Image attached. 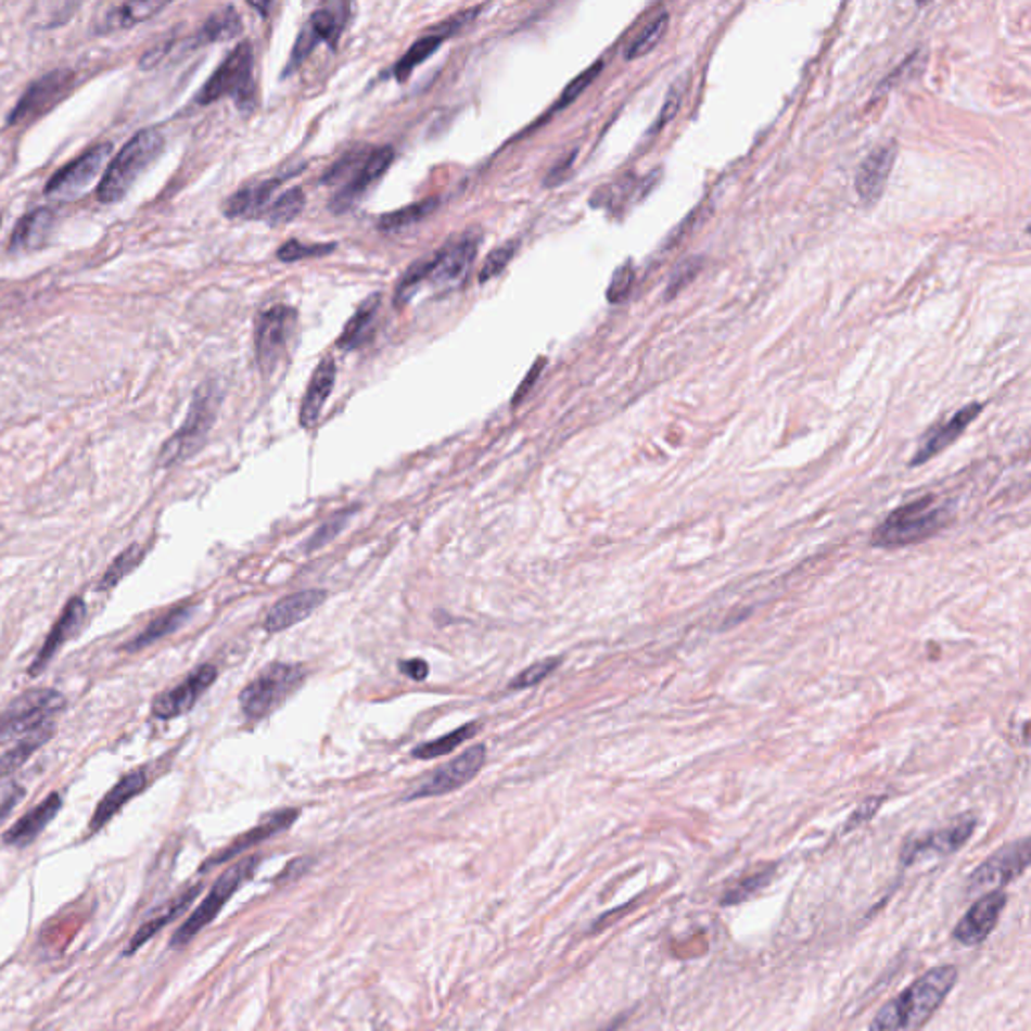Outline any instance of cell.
<instances>
[{"label":"cell","instance_id":"1","mask_svg":"<svg viewBox=\"0 0 1031 1031\" xmlns=\"http://www.w3.org/2000/svg\"><path fill=\"white\" fill-rule=\"evenodd\" d=\"M959 971L953 965L929 969L913 981L903 993L882 1005L868 1031H920L945 1004L949 993L957 985Z\"/></svg>","mask_w":1031,"mask_h":1031},{"label":"cell","instance_id":"2","mask_svg":"<svg viewBox=\"0 0 1031 1031\" xmlns=\"http://www.w3.org/2000/svg\"><path fill=\"white\" fill-rule=\"evenodd\" d=\"M947 516V508L934 496H922L913 502L899 506L894 512L887 516L882 524L875 530L873 544L878 548H899L922 543L945 526Z\"/></svg>","mask_w":1031,"mask_h":1031},{"label":"cell","instance_id":"3","mask_svg":"<svg viewBox=\"0 0 1031 1031\" xmlns=\"http://www.w3.org/2000/svg\"><path fill=\"white\" fill-rule=\"evenodd\" d=\"M164 136L157 129H141L122 148L105 169L99 183L98 200L101 204H113L129 192V188L140 178L141 171L152 166L164 150Z\"/></svg>","mask_w":1031,"mask_h":1031},{"label":"cell","instance_id":"4","mask_svg":"<svg viewBox=\"0 0 1031 1031\" xmlns=\"http://www.w3.org/2000/svg\"><path fill=\"white\" fill-rule=\"evenodd\" d=\"M237 99L242 112H251L256 103V84H254V51L251 42H240L237 49L226 56L222 65L214 71L206 85L198 93L200 105H209L218 99Z\"/></svg>","mask_w":1031,"mask_h":1031},{"label":"cell","instance_id":"5","mask_svg":"<svg viewBox=\"0 0 1031 1031\" xmlns=\"http://www.w3.org/2000/svg\"><path fill=\"white\" fill-rule=\"evenodd\" d=\"M220 391L214 383H204L195 391L188 418L178 432L174 433L160 451V466L169 468L195 454L206 442L209 430L218 416Z\"/></svg>","mask_w":1031,"mask_h":1031},{"label":"cell","instance_id":"6","mask_svg":"<svg viewBox=\"0 0 1031 1031\" xmlns=\"http://www.w3.org/2000/svg\"><path fill=\"white\" fill-rule=\"evenodd\" d=\"M305 682V667L270 663L240 693V710L249 720H263L284 703Z\"/></svg>","mask_w":1031,"mask_h":1031},{"label":"cell","instance_id":"7","mask_svg":"<svg viewBox=\"0 0 1031 1031\" xmlns=\"http://www.w3.org/2000/svg\"><path fill=\"white\" fill-rule=\"evenodd\" d=\"M65 697L55 689L25 691L0 713V746L27 738L28 734L53 724V717L65 710Z\"/></svg>","mask_w":1031,"mask_h":1031},{"label":"cell","instance_id":"8","mask_svg":"<svg viewBox=\"0 0 1031 1031\" xmlns=\"http://www.w3.org/2000/svg\"><path fill=\"white\" fill-rule=\"evenodd\" d=\"M258 863H260L258 856H249V858H242L234 866H230L228 870H224L220 878L214 882L208 896L200 903V906L190 915V919H186V922L171 937L169 945L171 947H183L204 927H208L209 922L216 919V915L222 911L224 905L228 903V899L240 889V884L254 875V868L258 866Z\"/></svg>","mask_w":1031,"mask_h":1031},{"label":"cell","instance_id":"9","mask_svg":"<svg viewBox=\"0 0 1031 1031\" xmlns=\"http://www.w3.org/2000/svg\"><path fill=\"white\" fill-rule=\"evenodd\" d=\"M296 327V310L284 305L265 308L256 317L254 347L263 373H272L287 355Z\"/></svg>","mask_w":1031,"mask_h":1031},{"label":"cell","instance_id":"10","mask_svg":"<svg viewBox=\"0 0 1031 1031\" xmlns=\"http://www.w3.org/2000/svg\"><path fill=\"white\" fill-rule=\"evenodd\" d=\"M110 155H112V143H99L89 148L85 154L56 171L44 186V194L61 202L77 200L87 188H91L93 181L98 180L99 174L105 168V162H110Z\"/></svg>","mask_w":1031,"mask_h":1031},{"label":"cell","instance_id":"11","mask_svg":"<svg viewBox=\"0 0 1031 1031\" xmlns=\"http://www.w3.org/2000/svg\"><path fill=\"white\" fill-rule=\"evenodd\" d=\"M478 249V238L461 237L447 242L446 246L430 256H423L425 282H430L437 291H451L460 287L474 265Z\"/></svg>","mask_w":1031,"mask_h":1031},{"label":"cell","instance_id":"12","mask_svg":"<svg viewBox=\"0 0 1031 1031\" xmlns=\"http://www.w3.org/2000/svg\"><path fill=\"white\" fill-rule=\"evenodd\" d=\"M73 84H75V73L69 69L51 71L42 75L41 79L28 85L27 91L23 93V98L9 115L7 124L23 126V124L39 119L69 93Z\"/></svg>","mask_w":1031,"mask_h":1031},{"label":"cell","instance_id":"13","mask_svg":"<svg viewBox=\"0 0 1031 1031\" xmlns=\"http://www.w3.org/2000/svg\"><path fill=\"white\" fill-rule=\"evenodd\" d=\"M484 762H486V746L478 743L458 755L456 760H451L446 766L433 769L432 774H428L423 780L419 781L411 792L405 794V800L449 794L472 780L484 766Z\"/></svg>","mask_w":1031,"mask_h":1031},{"label":"cell","instance_id":"14","mask_svg":"<svg viewBox=\"0 0 1031 1031\" xmlns=\"http://www.w3.org/2000/svg\"><path fill=\"white\" fill-rule=\"evenodd\" d=\"M1030 864V842L1019 840L1014 844H1007L1002 851L995 852L985 863L981 864L969 880L971 891H981V889H993L1002 891V887L1009 884L1011 880L1021 877Z\"/></svg>","mask_w":1031,"mask_h":1031},{"label":"cell","instance_id":"15","mask_svg":"<svg viewBox=\"0 0 1031 1031\" xmlns=\"http://www.w3.org/2000/svg\"><path fill=\"white\" fill-rule=\"evenodd\" d=\"M393 157H395L393 148L367 150V154L362 157L361 164L348 176L347 181L341 186V190H339L335 198L331 200L329 208L333 209L335 214H343V212H348V209L353 208V206L361 200L362 195L369 192V188L376 186L377 181L383 178V174H385V171L391 168V164H393Z\"/></svg>","mask_w":1031,"mask_h":1031},{"label":"cell","instance_id":"16","mask_svg":"<svg viewBox=\"0 0 1031 1031\" xmlns=\"http://www.w3.org/2000/svg\"><path fill=\"white\" fill-rule=\"evenodd\" d=\"M1005 903L1007 896L1004 891L985 892L957 922V927L953 929V939L965 947L981 945L997 927Z\"/></svg>","mask_w":1031,"mask_h":1031},{"label":"cell","instance_id":"17","mask_svg":"<svg viewBox=\"0 0 1031 1031\" xmlns=\"http://www.w3.org/2000/svg\"><path fill=\"white\" fill-rule=\"evenodd\" d=\"M973 830H976V818L962 816L959 820H955L943 830H937V832H931V835L919 838V840L908 842L901 852V861L906 866H911V864L931 858V856H949V854L962 849L963 844L973 835Z\"/></svg>","mask_w":1031,"mask_h":1031},{"label":"cell","instance_id":"18","mask_svg":"<svg viewBox=\"0 0 1031 1031\" xmlns=\"http://www.w3.org/2000/svg\"><path fill=\"white\" fill-rule=\"evenodd\" d=\"M478 11H480V9L463 11V13L451 16L446 23L425 30V35H421L418 41L409 47V51L395 63L393 75L397 77V81L404 84L405 79H407L413 71L418 69L419 65H421L428 56H432L433 53L437 51V47H440L442 42L447 41V39L454 37V35H458L466 25H470V23L474 21Z\"/></svg>","mask_w":1031,"mask_h":1031},{"label":"cell","instance_id":"19","mask_svg":"<svg viewBox=\"0 0 1031 1031\" xmlns=\"http://www.w3.org/2000/svg\"><path fill=\"white\" fill-rule=\"evenodd\" d=\"M216 677H218V671L214 665L198 667L178 687L155 697L154 708H152L155 717L157 720H174V717H180L183 713H188L194 708L200 696L208 691L209 685L216 682Z\"/></svg>","mask_w":1031,"mask_h":1031},{"label":"cell","instance_id":"20","mask_svg":"<svg viewBox=\"0 0 1031 1031\" xmlns=\"http://www.w3.org/2000/svg\"><path fill=\"white\" fill-rule=\"evenodd\" d=\"M324 600H327V590H319V588H308V590L293 593V595L280 599L266 613L265 628L268 633H279L284 628H291L315 613Z\"/></svg>","mask_w":1031,"mask_h":1031},{"label":"cell","instance_id":"21","mask_svg":"<svg viewBox=\"0 0 1031 1031\" xmlns=\"http://www.w3.org/2000/svg\"><path fill=\"white\" fill-rule=\"evenodd\" d=\"M896 157V145H880L861 164L856 174V192L864 204H875L884 192Z\"/></svg>","mask_w":1031,"mask_h":1031},{"label":"cell","instance_id":"22","mask_svg":"<svg viewBox=\"0 0 1031 1031\" xmlns=\"http://www.w3.org/2000/svg\"><path fill=\"white\" fill-rule=\"evenodd\" d=\"M981 409H983L981 404L967 405V407L959 409L953 418L947 419L945 423L937 425L934 430L927 433V437L922 440L917 454L913 456L911 466H920V463L931 460L937 454H941L945 447L951 446L967 430V425L979 416Z\"/></svg>","mask_w":1031,"mask_h":1031},{"label":"cell","instance_id":"23","mask_svg":"<svg viewBox=\"0 0 1031 1031\" xmlns=\"http://www.w3.org/2000/svg\"><path fill=\"white\" fill-rule=\"evenodd\" d=\"M84 616V600L79 599V597L71 599L69 602H67V607H65V611L56 619V623L53 625V628H51L47 641L42 642L39 655L33 661V665H30V670H28V673H30L33 677L41 675L44 667L49 665V661L59 653V649L63 647V642L67 641L71 635L75 633V628L81 625Z\"/></svg>","mask_w":1031,"mask_h":1031},{"label":"cell","instance_id":"24","mask_svg":"<svg viewBox=\"0 0 1031 1031\" xmlns=\"http://www.w3.org/2000/svg\"><path fill=\"white\" fill-rule=\"evenodd\" d=\"M335 359H333V357H324V359H321V362L317 365L313 377H310L307 393H305V397H303L301 413H298V419H301V425H303V428H313V425L319 421L322 407H324L329 395H331V391L335 387Z\"/></svg>","mask_w":1031,"mask_h":1031},{"label":"cell","instance_id":"25","mask_svg":"<svg viewBox=\"0 0 1031 1031\" xmlns=\"http://www.w3.org/2000/svg\"><path fill=\"white\" fill-rule=\"evenodd\" d=\"M284 178H275V180L256 181L240 188L237 194L230 195V200L224 204V214L226 218H242V220H260V216L268 208V202L275 194Z\"/></svg>","mask_w":1031,"mask_h":1031},{"label":"cell","instance_id":"26","mask_svg":"<svg viewBox=\"0 0 1031 1031\" xmlns=\"http://www.w3.org/2000/svg\"><path fill=\"white\" fill-rule=\"evenodd\" d=\"M145 786H148V774H145V769H133V772L126 774V776L117 781L112 790L105 794V798L99 802L98 809H96L93 816H91V823H89L91 832L101 830L105 824L112 820L113 816H115L119 810L126 806L131 798H136L140 792H143Z\"/></svg>","mask_w":1031,"mask_h":1031},{"label":"cell","instance_id":"27","mask_svg":"<svg viewBox=\"0 0 1031 1031\" xmlns=\"http://www.w3.org/2000/svg\"><path fill=\"white\" fill-rule=\"evenodd\" d=\"M61 806H63L61 795H47L37 809L27 812L18 823L13 824V826L7 830L4 844L16 847V849H25V847H28V844H30L35 838L39 837L42 830L49 826V823L55 818Z\"/></svg>","mask_w":1031,"mask_h":1031},{"label":"cell","instance_id":"28","mask_svg":"<svg viewBox=\"0 0 1031 1031\" xmlns=\"http://www.w3.org/2000/svg\"><path fill=\"white\" fill-rule=\"evenodd\" d=\"M296 818H298V810L294 809L280 810V812L270 814L268 818H265V820L258 824V826H254V828L249 830L246 835L238 837L237 840H234V842H232V844L226 849V851L220 852L218 856H214L212 861H208L204 868H208V866H216V864L226 863V861H230L232 856H237V854H240V852L249 851L251 847L260 844L263 840H268V838L279 835V832H282V830H287V828H289V826H291V824H293Z\"/></svg>","mask_w":1031,"mask_h":1031},{"label":"cell","instance_id":"29","mask_svg":"<svg viewBox=\"0 0 1031 1031\" xmlns=\"http://www.w3.org/2000/svg\"><path fill=\"white\" fill-rule=\"evenodd\" d=\"M56 216L53 209L39 208L28 212L27 216L21 218L16 228L11 234V252H30L37 251L49 242V238L55 230Z\"/></svg>","mask_w":1031,"mask_h":1031},{"label":"cell","instance_id":"30","mask_svg":"<svg viewBox=\"0 0 1031 1031\" xmlns=\"http://www.w3.org/2000/svg\"><path fill=\"white\" fill-rule=\"evenodd\" d=\"M200 891H202V887L194 884V887L186 889V891L180 892L178 896H174L171 901L160 906L154 915H150L148 920L141 925L140 929H138V933L133 934L131 943L127 945L126 955H133L143 943H148L150 939H154L155 934L160 933L166 925H169L176 917H180L181 913H183L188 906L192 905V901L200 894Z\"/></svg>","mask_w":1031,"mask_h":1031},{"label":"cell","instance_id":"31","mask_svg":"<svg viewBox=\"0 0 1031 1031\" xmlns=\"http://www.w3.org/2000/svg\"><path fill=\"white\" fill-rule=\"evenodd\" d=\"M164 2H124V4H113L103 14L101 23L98 25L99 33H113V30H124V28L136 27L141 21L152 18L154 14L164 11Z\"/></svg>","mask_w":1031,"mask_h":1031},{"label":"cell","instance_id":"32","mask_svg":"<svg viewBox=\"0 0 1031 1031\" xmlns=\"http://www.w3.org/2000/svg\"><path fill=\"white\" fill-rule=\"evenodd\" d=\"M379 305H381V296L379 294H371L361 307L357 308V313L348 319L343 333L339 335V341H336V347L343 348V351H353V348L359 347L362 341L369 335L371 327H373V321H376L377 310H379Z\"/></svg>","mask_w":1031,"mask_h":1031},{"label":"cell","instance_id":"33","mask_svg":"<svg viewBox=\"0 0 1031 1031\" xmlns=\"http://www.w3.org/2000/svg\"><path fill=\"white\" fill-rule=\"evenodd\" d=\"M242 33V18L234 7H224L220 11L209 14L204 27L198 30L194 47L206 42L232 41Z\"/></svg>","mask_w":1031,"mask_h":1031},{"label":"cell","instance_id":"34","mask_svg":"<svg viewBox=\"0 0 1031 1031\" xmlns=\"http://www.w3.org/2000/svg\"><path fill=\"white\" fill-rule=\"evenodd\" d=\"M347 4H324L319 11L310 14L307 27L313 30L317 41H324L329 47H336V41L347 23Z\"/></svg>","mask_w":1031,"mask_h":1031},{"label":"cell","instance_id":"35","mask_svg":"<svg viewBox=\"0 0 1031 1031\" xmlns=\"http://www.w3.org/2000/svg\"><path fill=\"white\" fill-rule=\"evenodd\" d=\"M55 734V724L44 725L41 729L28 734L27 738L18 739L13 750L0 755V778L9 776L16 772L18 767L25 766L28 758L37 752L41 746H44Z\"/></svg>","mask_w":1031,"mask_h":1031},{"label":"cell","instance_id":"36","mask_svg":"<svg viewBox=\"0 0 1031 1031\" xmlns=\"http://www.w3.org/2000/svg\"><path fill=\"white\" fill-rule=\"evenodd\" d=\"M192 613V607H178V609H171L164 616L155 619L154 623L150 627L145 628L143 633L138 635V639L133 642H129L126 649L127 651H140L143 647L152 645V642L160 641L164 639L169 633H174L176 628L181 627L186 623V619Z\"/></svg>","mask_w":1031,"mask_h":1031},{"label":"cell","instance_id":"37","mask_svg":"<svg viewBox=\"0 0 1031 1031\" xmlns=\"http://www.w3.org/2000/svg\"><path fill=\"white\" fill-rule=\"evenodd\" d=\"M437 202L440 200H421L418 204H411V206H405L402 209H395V212H390L385 216L379 218L377 222V228L383 230V232H399V230H405L413 224L421 222L423 218H428L432 214L433 209L437 208Z\"/></svg>","mask_w":1031,"mask_h":1031},{"label":"cell","instance_id":"38","mask_svg":"<svg viewBox=\"0 0 1031 1031\" xmlns=\"http://www.w3.org/2000/svg\"><path fill=\"white\" fill-rule=\"evenodd\" d=\"M305 192L301 188H293V190H287L284 194H280L268 208L265 209V214L260 216V220H265L268 226H282V224L291 222L294 220L303 208H305Z\"/></svg>","mask_w":1031,"mask_h":1031},{"label":"cell","instance_id":"39","mask_svg":"<svg viewBox=\"0 0 1031 1031\" xmlns=\"http://www.w3.org/2000/svg\"><path fill=\"white\" fill-rule=\"evenodd\" d=\"M478 729H480V724L461 725L458 729H454L451 734H446L444 738L433 739V741L418 746V748L413 750V758H418V760H433V758H440V755L454 752L456 748H460L461 743H466L468 739L472 738Z\"/></svg>","mask_w":1031,"mask_h":1031},{"label":"cell","instance_id":"40","mask_svg":"<svg viewBox=\"0 0 1031 1031\" xmlns=\"http://www.w3.org/2000/svg\"><path fill=\"white\" fill-rule=\"evenodd\" d=\"M670 27V16L663 11L661 14H657L655 18L642 28L641 33L628 42L627 49H625V59L627 61H635L639 56L647 55L655 49L657 42L663 39L665 30Z\"/></svg>","mask_w":1031,"mask_h":1031},{"label":"cell","instance_id":"41","mask_svg":"<svg viewBox=\"0 0 1031 1031\" xmlns=\"http://www.w3.org/2000/svg\"><path fill=\"white\" fill-rule=\"evenodd\" d=\"M141 558H143V550H141L138 544L126 548L119 557L113 560L112 567L103 574V578L99 581V590H107V588H113L117 583H122L129 572L140 567Z\"/></svg>","mask_w":1031,"mask_h":1031},{"label":"cell","instance_id":"42","mask_svg":"<svg viewBox=\"0 0 1031 1031\" xmlns=\"http://www.w3.org/2000/svg\"><path fill=\"white\" fill-rule=\"evenodd\" d=\"M558 665H560V659H557V657H548V659H543V661H538V663H534V665L526 667V670L522 671V673H518L514 679L510 682V689H512V691H518V689H530V687H534V685H538L540 682H544V679H546V677H548L552 671L557 670Z\"/></svg>","mask_w":1031,"mask_h":1031},{"label":"cell","instance_id":"43","mask_svg":"<svg viewBox=\"0 0 1031 1031\" xmlns=\"http://www.w3.org/2000/svg\"><path fill=\"white\" fill-rule=\"evenodd\" d=\"M635 279H637V272H635V265H633L631 260H627L623 266H619V268L614 270L613 279H611V284H609V291H607L609 303H613V305L623 303L628 294H631Z\"/></svg>","mask_w":1031,"mask_h":1031},{"label":"cell","instance_id":"44","mask_svg":"<svg viewBox=\"0 0 1031 1031\" xmlns=\"http://www.w3.org/2000/svg\"><path fill=\"white\" fill-rule=\"evenodd\" d=\"M353 514H355L353 510H351V512L343 510V512H339V514L333 516L331 520H327V522L322 524L321 529L317 530V532L310 536V540H308L307 544V552L319 550V548H322L324 544L335 540L336 536H339V534L343 532V529L347 526V522L351 520V516Z\"/></svg>","mask_w":1031,"mask_h":1031},{"label":"cell","instance_id":"45","mask_svg":"<svg viewBox=\"0 0 1031 1031\" xmlns=\"http://www.w3.org/2000/svg\"><path fill=\"white\" fill-rule=\"evenodd\" d=\"M600 71H602V61H597L593 67H588V69H586L585 73H581L576 79H572L571 84L567 85V89L562 91V96L558 99L552 112H560V110L569 107L572 101H576V99L581 98V93L585 91L588 85L597 79V75H599Z\"/></svg>","mask_w":1031,"mask_h":1031},{"label":"cell","instance_id":"46","mask_svg":"<svg viewBox=\"0 0 1031 1031\" xmlns=\"http://www.w3.org/2000/svg\"><path fill=\"white\" fill-rule=\"evenodd\" d=\"M333 251H335V244H303L298 240H291L284 246H280L277 256L282 263H294V260H303V258H310V256H322V254H329Z\"/></svg>","mask_w":1031,"mask_h":1031},{"label":"cell","instance_id":"47","mask_svg":"<svg viewBox=\"0 0 1031 1031\" xmlns=\"http://www.w3.org/2000/svg\"><path fill=\"white\" fill-rule=\"evenodd\" d=\"M769 878H772V868H767L764 873H758V875H752V877L741 880L738 887H734L731 891L725 894L724 899H722V905H738L741 901H746L748 896H752L755 892L762 891L767 882H769Z\"/></svg>","mask_w":1031,"mask_h":1031},{"label":"cell","instance_id":"48","mask_svg":"<svg viewBox=\"0 0 1031 1031\" xmlns=\"http://www.w3.org/2000/svg\"><path fill=\"white\" fill-rule=\"evenodd\" d=\"M516 251H518V244H516V242H508V244H504L500 249L489 252L486 263L480 268V282H486V280L498 277L504 268L510 265V260H512Z\"/></svg>","mask_w":1031,"mask_h":1031},{"label":"cell","instance_id":"49","mask_svg":"<svg viewBox=\"0 0 1031 1031\" xmlns=\"http://www.w3.org/2000/svg\"><path fill=\"white\" fill-rule=\"evenodd\" d=\"M25 790L16 781H0V824L13 812L14 806L23 800Z\"/></svg>","mask_w":1031,"mask_h":1031},{"label":"cell","instance_id":"50","mask_svg":"<svg viewBox=\"0 0 1031 1031\" xmlns=\"http://www.w3.org/2000/svg\"><path fill=\"white\" fill-rule=\"evenodd\" d=\"M701 265H703V263H701L699 258H693V260H687V263L679 266V268L675 270V275L671 277L670 287H667V298L675 296L677 293H682V289H684L685 284L696 279V275L699 272Z\"/></svg>","mask_w":1031,"mask_h":1031},{"label":"cell","instance_id":"51","mask_svg":"<svg viewBox=\"0 0 1031 1031\" xmlns=\"http://www.w3.org/2000/svg\"><path fill=\"white\" fill-rule=\"evenodd\" d=\"M399 670H402L405 677H409L413 682H423L430 675V665L423 659H405L399 663Z\"/></svg>","mask_w":1031,"mask_h":1031},{"label":"cell","instance_id":"52","mask_svg":"<svg viewBox=\"0 0 1031 1031\" xmlns=\"http://www.w3.org/2000/svg\"><path fill=\"white\" fill-rule=\"evenodd\" d=\"M544 362H546L544 361V359H538V361H536V365H534V367L530 369V373H529V377H526V381H522V383H520V387H518V391H516V395H514V407L516 405L520 404V402H522V399H524L526 395H529L530 390H532V385H534V381H536V379H538V376L543 373Z\"/></svg>","mask_w":1031,"mask_h":1031},{"label":"cell","instance_id":"53","mask_svg":"<svg viewBox=\"0 0 1031 1031\" xmlns=\"http://www.w3.org/2000/svg\"><path fill=\"white\" fill-rule=\"evenodd\" d=\"M679 103H682L679 96H677V99H675V96L671 93L670 99H667V103H665V107H663V115L659 117V122H657L655 126H653V131H659V127L665 126V124L670 122L671 117L677 113Z\"/></svg>","mask_w":1031,"mask_h":1031},{"label":"cell","instance_id":"54","mask_svg":"<svg viewBox=\"0 0 1031 1031\" xmlns=\"http://www.w3.org/2000/svg\"><path fill=\"white\" fill-rule=\"evenodd\" d=\"M0 222H2V218H0Z\"/></svg>","mask_w":1031,"mask_h":1031}]
</instances>
